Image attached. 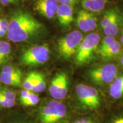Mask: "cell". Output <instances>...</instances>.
Instances as JSON below:
<instances>
[{
    "instance_id": "obj_14",
    "label": "cell",
    "mask_w": 123,
    "mask_h": 123,
    "mask_svg": "<svg viewBox=\"0 0 123 123\" xmlns=\"http://www.w3.org/2000/svg\"><path fill=\"white\" fill-rule=\"evenodd\" d=\"M22 75H9L1 72L0 80L6 85L19 87L21 84Z\"/></svg>"
},
{
    "instance_id": "obj_6",
    "label": "cell",
    "mask_w": 123,
    "mask_h": 123,
    "mask_svg": "<svg viewBox=\"0 0 123 123\" xmlns=\"http://www.w3.org/2000/svg\"><path fill=\"white\" fill-rule=\"evenodd\" d=\"M67 114L66 106L59 100H54L49 101L42 108L41 120L42 123H59Z\"/></svg>"
},
{
    "instance_id": "obj_29",
    "label": "cell",
    "mask_w": 123,
    "mask_h": 123,
    "mask_svg": "<svg viewBox=\"0 0 123 123\" xmlns=\"http://www.w3.org/2000/svg\"><path fill=\"white\" fill-rule=\"evenodd\" d=\"M58 2L60 4L66 5L74 6L78 2V0H57Z\"/></svg>"
},
{
    "instance_id": "obj_17",
    "label": "cell",
    "mask_w": 123,
    "mask_h": 123,
    "mask_svg": "<svg viewBox=\"0 0 123 123\" xmlns=\"http://www.w3.org/2000/svg\"><path fill=\"white\" fill-rule=\"evenodd\" d=\"M121 50V44L118 41H115L111 45L102 53H100L101 57L104 59H110L117 55Z\"/></svg>"
},
{
    "instance_id": "obj_23",
    "label": "cell",
    "mask_w": 123,
    "mask_h": 123,
    "mask_svg": "<svg viewBox=\"0 0 123 123\" xmlns=\"http://www.w3.org/2000/svg\"><path fill=\"white\" fill-rule=\"evenodd\" d=\"M115 41H116V38H115V37L106 36L105 37H104L101 43L100 46L99 53L100 54L103 52Z\"/></svg>"
},
{
    "instance_id": "obj_8",
    "label": "cell",
    "mask_w": 123,
    "mask_h": 123,
    "mask_svg": "<svg viewBox=\"0 0 123 123\" xmlns=\"http://www.w3.org/2000/svg\"><path fill=\"white\" fill-rule=\"evenodd\" d=\"M68 92V78L65 73L56 74L51 81L49 92L52 98L61 100L67 96Z\"/></svg>"
},
{
    "instance_id": "obj_27",
    "label": "cell",
    "mask_w": 123,
    "mask_h": 123,
    "mask_svg": "<svg viewBox=\"0 0 123 123\" xmlns=\"http://www.w3.org/2000/svg\"><path fill=\"white\" fill-rule=\"evenodd\" d=\"M15 104V101H10L0 94V106L4 108H11Z\"/></svg>"
},
{
    "instance_id": "obj_34",
    "label": "cell",
    "mask_w": 123,
    "mask_h": 123,
    "mask_svg": "<svg viewBox=\"0 0 123 123\" xmlns=\"http://www.w3.org/2000/svg\"><path fill=\"white\" fill-rule=\"evenodd\" d=\"M2 19H0V25H1V22H2Z\"/></svg>"
},
{
    "instance_id": "obj_22",
    "label": "cell",
    "mask_w": 123,
    "mask_h": 123,
    "mask_svg": "<svg viewBox=\"0 0 123 123\" xmlns=\"http://www.w3.org/2000/svg\"><path fill=\"white\" fill-rule=\"evenodd\" d=\"M117 14V13H116V12H115L113 9H110L106 11L101 21V26L103 29L106 27V26L113 19V18Z\"/></svg>"
},
{
    "instance_id": "obj_15",
    "label": "cell",
    "mask_w": 123,
    "mask_h": 123,
    "mask_svg": "<svg viewBox=\"0 0 123 123\" xmlns=\"http://www.w3.org/2000/svg\"><path fill=\"white\" fill-rule=\"evenodd\" d=\"M106 36L115 37L119 31V15L117 14L103 29Z\"/></svg>"
},
{
    "instance_id": "obj_31",
    "label": "cell",
    "mask_w": 123,
    "mask_h": 123,
    "mask_svg": "<svg viewBox=\"0 0 123 123\" xmlns=\"http://www.w3.org/2000/svg\"><path fill=\"white\" fill-rule=\"evenodd\" d=\"M0 3L4 6L9 5L11 4H17L18 0H0Z\"/></svg>"
},
{
    "instance_id": "obj_30",
    "label": "cell",
    "mask_w": 123,
    "mask_h": 123,
    "mask_svg": "<svg viewBox=\"0 0 123 123\" xmlns=\"http://www.w3.org/2000/svg\"><path fill=\"white\" fill-rule=\"evenodd\" d=\"M8 24L9 22L6 19H2V22H1V25H0V29L4 31H5L7 33V28H8Z\"/></svg>"
},
{
    "instance_id": "obj_33",
    "label": "cell",
    "mask_w": 123,
    "mask_h": 123,
    "mask_svg": "<svg viewBox=\"0 0 123 123\" xmlns=\"http://www.w3.org/2000/svg\"><path fill=\"white\" fill-rule=\"evenodd\" d=\"M121 42H122V43L123 44V33L121 34Z\"/></svg>"
},
{
    "instance_id": "obj_1",
    "label": "cell",
    "mask_w": 123,
    "mask_h": 123,
    "mask_svg": "<svg viewBox=\"0 0 123 123\" xmlns=\"http://www.w3.org/2000/svg\"><path fill=\"white\" fill-rule=\"evenodd\" d=\"M42 25L33 15L27 11L14 12L9 20L7 38L14 43L26 41L39 31Z\"/></svg>"
},
{
    "instance_id": "obj_26",
    "label": "cell",
    "mask_w": 123,
    "mask_h": 123,
    "mask_svg": "<svg viewBox=\"0 0 123 123\" xmlns=\"http://www.w3.org/2000/svg\"><path fill=\"white\" fill-rule=\"evenodd\" d=\"M2 73L9 75H22L19 69L11 66H6L3 67Z\"/></svg>"
},
{
    "instance_id": "obj_11",
    "label": "cell",
    "mask_w": 123,
    "mask_h": 123,
    "mask_svg": "<svg viewBox=\"0 0 123 123\" xmlns=\"http://www.w3.org/2000/svg\"><path fill=\"white\" fill-rule=\"evenodd\" d=\"M56 15L62 26H68L73 21L74 7L72 6L60 4Z\"/></svg>"
},
{
    "instance_id": "obj_24",
    "label": "cell",
    "mask_w": 123,
    "mask_h": 123,
    "mask_svg": "<svg viewBox=\"0 0 123 123\" xmlns=\"http://www.w3.org/2000/svg\"><path fill=\"white\" fill-rule=\"evenodd\" d=\"M39 100V96L33 92L26 99V100L22 104L25 106H34L38 103Z\"/></svg>"
},
{
    "instance_id": "obj_19",
    "label": "cell",
    "mask_w": 123,
    "mask_h": 123,
    "mask_svg": "<svg viewBox=\"0 0 123 123\" xmlns=\"http://www.w3.org/2000/svg\"><path fill=\"white\" fill-rule=\"evenodd\" d=\"M102 118L96 113L86 114V116L78 118L73 123H103Z\"/></svg>"
},
{
    "instance_id": "obj_35",
    "label": "cell",
    "mask_w": 123,
    "mask_h": 123,
    "mask_svg": "<svg viewBox=\"0 0 123 123\" xmlns=\"http://www.w3.org/2000/svg\"><path fill=\"white\" fill-rule=\"evenodd\" d=\"M22 1H27V0H22Z\"/></svg>"
},
{
    "instance_id": "obj_20",
    "label": "cell",
    "mask_w": 123,
    "mask_h": 123,
    "mask_svg": "<svg viewBox=\"0 0 123 123\" xmlns=\"http://www.w3.org/2000/svg\"><path fill=\"white\" fill-rule=\"evenodd\" d=\"M103 123H123V111L111 113L103 119Z\"/></svg>"
},
{
    "instance_id": "obj_12",
    "label": "cell",
    "mask_w": 123,
    "mask_h": 123,
    "mask_svg": "<svg viewBox=\"0 0 123 123\" xmlns=\"http://www.w3.org/2000/svg\"><path fill=\"white\" fill-rule=\"evenodd\" d=\"M109 95L113 100L123 98V74L118 75L109 87Z\"/></svg>"
},
{
    "instance_id": "obj_3",
    "label": "cell",
    "mask_w": 123,
    "mask_h": 123,
    "mask_svg": "<svg viewBox=\"0 0 123 123\" xmlns=\"http://www.w3.org/2000/svg\"><path fill=\"white\" fill-rule=\"evenodd\" d=\"M118 73L117 67L115 64H101L89 69L86 73V78L93 85L103 87L110 85Z\"/></svg>"
},
{
    "instance_id": "obj_13",
    "label": "cell",
    "mask_w": 123,
    "mask_h": 123,
    "mask_svg": "<svg viewBox=\"0 0 123 123\" xmlns=\"http://www.w3.org/2000/svg\"><path fill=\"white\" fill-rule=\"evenodd\" d=\"M108 0H81V4L84 10L90 12H99L103 10Z\"/></svg>"
},
{
    "instance_id": "obj_10",
    "label": "cell",
    "mask_w": 123,
    "mask_h": 123,
    "mask_svg": "<svg viewBox=\"0 0 123 123\" xmlns=\"http://www.w3.org/2000/svg\"><path fill=\"white\" fill-rule=\"evenodd\" d=\"M76 24L82 31L89 32L97 27V18L91 12L81 9L77 15Z\"/></svg>"
},
{
    "instance_id": "obj_9",
    "label": "cell",
    "mask_w": 123,
    "mask_h": 123,
    "mask_svg": "<svg viewBox=\"0 0 123 123\" xmlns=\"http://www.w3.org/2000/svg\"><path fill=\"white\" fill-rule=\"evenodd\" d=\"M59 5L57 0H35L34 7L42 16L51 19L56 15Z\"/></svg>"
},
{
    "instance_id": "obj_7",
    "label": "cell",
    "mask_w": 123,
    "mask_h": 123,
    "mask_svg": "<svg viewBox=\"0 0 123 123\" xmlns=\"http://www.w3.org/2000/svg\"><path fill=\"white\" fill-rule=\"evenodd\" d=\"M47 44L35 46L26 50L21 56V62L25 66H37L46 63L50 58Z\"/></svg>"
},
{
    "instance_id": "obj_18",
    "label": "cell",
    "mask_w": 123,
    "mask_h": 123,
    "mask_svg": "<svg viewBox=\"0 0 123 123\" xmlns=\"http://www.w3.org/2000/svg\"><path fill=\"white\" fill-rule=\"evenodd\" d=\"M46 87L44 77L42 74L35 72L34 84L32 92H42L44 91Z\"/></svg>"
},
{
    "instance_id": "obj_5",
    "label": "cell",
    "mask_w": 123,
    "mask_h": 123,
    "mask_svg": "<svg viewBox=\"0 0 123 123\" xmlns=\"http://www.w3.org/2000/svg\"><path fill=\"white\" fill-rule=\"evenodd\" d=\"M83 39L82 33L75 30L60 38L58 42V50L60 56L64 59H68L74 55L77 49Z\"/></svg>"
},
{
    "instance_id": "obj_16",
    "label": "cell",
    "mask_w": 123,
    "mask_h": 123,
    "mask_svg": "<svg viewBox=\"0 0 123 123\" xmlns=\"http://www.w3.org/2000/svg\"><path fill=\"white\" fill-rule=\"evenodd\" d=\"M11 54V46L9 42L0 41V66L6 63Z\"/></svg>"
},
{
    "instance_id": "obj_32",
    "label": "cell",
    "mask_w": 123,
    "mask_h": 123,
    "mask_svg": "<svg viewBox=\"0 0 123 123\" xmlns=\"http://www.w3.org/2000/svg\"><path fill=\"white\" fill-rule=\"evenodd\" d=\"M120 62L121 64L123 67V56H121V57L120 58Z\"/></svg>"
},
{
    "instance_id": "obj_25",
    "label": "cell",
    "mask_w": 123,
    "mask_h": 123,
    "mask_svg": "<svg viewBox=\"0 0 123 123\" xmlns=\"http://www.w3.org/2000/svg\"><path fill=\"white\" fill-rule=\"evenodd\" d=\"M0 94L10 101H15V93L12 91L7 88H2L0 90Z\"/></svg>"
},
{
    "instance_id": "obj_21",
    "label": "cell",
    "mask_w": 123,
    "mask_h": 123,
    "mask_svg": "<svg viewBox=\"0 0 123 123\" xmlns=\"http://www.w3.org/2000/svg\"><path fill=\"white\" fill-rule=\"evenodd\" d=\"M35 72H31L29 73L23 82V87L24 90L32 91L33 89L34 84Z\"/></svg>"
},
{
    "instance_id": "obj_4",
    "label": "cell",
    "mask_w": 123,
    "mask_h": 123,
    "mask_svg": "<svg viewBox=\"0 0 123 123\" xmlns=\"http://www.w3.org/2000/svg\"><path fill=\"white\" fill-rule=\"evenodd\" d=\"M100 37L97 33H90L83 38L75 54V63L78 66L88 63L98 50Z\"/></svg>"
},
{
    "instance_id": "obj_2",
    "label": "cell",
    "mask_w": 123,
    "mask_h": 123,
    "mask_svg": "<svg viewBox=\"0 0 123 123\" xmlns=\"http://www.w3.org/2000/svg\"><path fill=\"white\" fill-rule=\"evenodd\" d=\"M75 91L80 109L86 114L97 113L101 108L102 98L95 87L80 83L77 84Z\"/></svg>"
},
{
    "instance_id": "obj_28",
    "label": "cell",
    "mask_w": 123,
    "mask_h": 123,
    "mask_svg": "<svg viewBox=\"0 0 123 123\" xmlns=\"http://www.w3.org/2000/svg\"><path fill=\"white\" fill-rule=\"evenodd\" d=\"M32 91H27V90H23L21 92V95H20V101H21V103L25 102L27 98H29L31 93H32Z\"/></svg>"
}]
</instances>
